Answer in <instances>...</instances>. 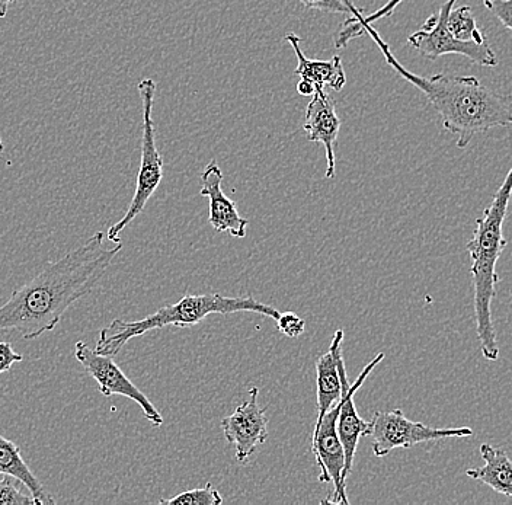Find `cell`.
Returning a JSON list of instances; mask_svg holds the SVG:
<instances>
[{
	"mask_svg": "<svg viewBox=\"0 0 512 505\" xmlns=\"http://www.w3.org/2000/svg\"><path fill=\"white\" fill-rule=\"evenodd\" d=\"M222 182V168L216 161H211L201 174L200 191L201 196L210 200L208 222L217 232L229 233L233 238H245L248 220L240 216L235 201L223 193Z\"/></svg>",
	"mask_w": 512,
	"mask_h": 505,
	"instance_id": "7c38bea8",
	"label": "cell"
},
{
	"mask_svg": "<svg viewBox=\"0 0 512 505\" xmlns=\"http://www.w3.org/2000/svg\"><path fill=\"white\" fill-rule=\"evenodd\" d=\"M402 2L403 0H389L386 5H383L382 8L377 9L376 12L368 15V17H363V12H360L357 17L360 19L361 24L373 25L374 22L379 21V19L390 17V15L393 14V11H395Z\"/></svg>",
	"mask_w": 512,
	"mask_h": 505,
	"instance_id": "cb8c5ba5",
	"label": "cell"
},
{
	"mask_svg": "<svg viewBox=\"0 0 512 505\" xmlns=\"http://www.w3.org/2000/svg\"><path fill=\"white\" fill-rule=\"evenodd\" d=\"M15 0H0V19L5 18L8 14L9 6L14 3Z\"/></svg>",
	"mask_w": 512,
	"mask_h": 505,
	"instance_id": "484cf974",
	"label": "cell"
},
{
	"mask_svg": "<svg viewBox=\"0 0 512 505\" xmlns=\"http://www.w3.org/2000/svg\"><path fill=\"white\" fill-rule=\"evenodd\" d=\"M384 360V353L377 354L370 363L364 367L361 375L357 377L352 385L348 380L347 369H345L344 357H338V373L341 377L342 398L341 408H339L338 420H336V431H338L339 440L344 447L345 466L342 471V482L347 485V478L352 471V463H354L355 452H357L358 441L361 437H367L368 421L358 415L357 407H355L354 395L358 389L366 382L370 373L376 369L377 364Z\"/></svg>",
	"mask_w": 512,
	"mask_h": 505,
	"instance_id": "9c48e42d",
	"label": "cell"
},
{
	"mask_svg": "<svg viewBox=\"0 0 512 505\" xmlns=\"http://www.w3.org/2000/svg\"><path fill=\"white\" fill-rule=\"evenodd\" d=\"M480 456L485 460L482 468L467 469L466 475L476 481L483 482L505 497H512V465L510 456L501 447L483 443Z\"/></svg>",
	"mask_w": 512,
	"mask_h": 505,
	"instance_id": "2e32d148",
	"label": "cell"
},
{
	"mask_svg": "<svg viewBox=\"0 0 512 505\" xmlns=\"http://www.w3.org/2000/svg\"><path fill=\"white\" fill-rule=\"evenodd\" d=\"M156 82L152 78H144L137 85L140 98L143 102V136L142 159H140L139 175H137L136 191L133 200L128 206L126 214L120 222L112 225L107 232L111 242H121L120 233L143 212L155 191L163 180V159L160 156L155 139V124H153L152 111L155 102Z\"/></svg>",
	"mask_w": 512,
	"mask_h": 505,
	"instance_id": "5b68a950",
	"label": "cell"
},
{
	"mask_svg": "<svg viewBox=\"0 0 512 505\" xmlns=\"http://www.w3.org/2000/svg\"><path fill=\"white\" fill-rule=\"evenodd\" d=\"M473 436L472 428H432L408 420L400 409L379 411L368 421L367 437L373 440L374 456L386 457L395 449H411L425 441L463 439Z\"/></svg>",
	"mask_w": 512,
	"mask_h": 505,
	"instance_id": "8992f818",
	"label": "cell"
},
{
	"mask_svg": "<svg viewBox=\"0 0 512 505\" xmlns=\"http://www.w3.org/2000/svg\"><path fill=\"white\" fill-rule=\"evenodd\" d=\"M512 171L496 191L491 206L486 207L482 217L476 220L473 238L466 244L467 252L472 258L473 303H475L476 334H478L483 359H499L498 338H496L494 321H492V300L496 296V264L504 252L507 241L504 238V222L507 217L508 204L511 200Z\"/></svg>",
	"mask_w": 512,
	"mask_h": 505,
	"instance_id": "3957f363",
	"label": "cell"
},
{
	"mask_svg": "<svg viewBox=\"0 0 512 505\" xmlns=\"http://www.w3.org/2000/svg\"><path fill=\"white\" fill-rule=\"evenodd\" d=\"M222 503V495L210 482L204 488L190 489L168 500L159 501V504L166 505H220Z\"/></svg>",
	"mask_w": 512,
	"mask_h": 505,
	"instance_id": "ac0fdd59",
	"label": "cell"
},
{
	"mask_svg": "<svg viewBox=\"0 0 512 505\" xmlns=\"http://www.w3.org/2000/svg\"><path fill=\"white\" fill-rule=\"evenodd\" d=\"M447 28L450 34L462 43H486L485 35L479 30L478 22L469 6L451 9L447 18Z\"/></svg>",
	"mask_w": 512,
	"mask_h": 505,
	"instance_id": "e0dca14e",
	"label": "cell"
},
{
	"mask_svg": "<svg viewBox=\"0 0 512 505\" xmlns=\"http://www.w3.org/2000/svg\"><path fill=\"white\" fill-rule=\"evenodd\" d=\"M75 357L82 364L86 373L98 383L99 392L102 395L107 396V398L112 395L126 396L142 408L144 418L153 427H160L163 424V417L160 415L158 408L124 375L123 370L115 363L114 357L105 356V354L92 350L83 341L76 343Z\"/></svg>",
	"mask_w": 512,
	"mask_h": 505,
	"instance_id": "ba28073f",
	"label": "cell"
},
{
	"mask_svg": "<svg viewBox=\"0 0 512 505\" xmlns=\"http://www.w3.org/2000/svg\"><path fill=\"white\" fill-rule=\"evenodd\" d=\"M238 312L259 313V315L267 316L274 321L280 315L277 309L258 302L251 296L226 297L219 293L200 294V296L187 294L178 303L163 306L158 312L139 319V321L114 319L110 325L105 326L99 332L95 350L105 356L114 357L115 354L120 353L121 348L128 341L140 337L146 332L166 328V326H175L178 329L191 328L214 313L229 315V313Z\"/></svg>",
	"mask_w": 512,
	"mask_h": 505,
	"instance_id": "277c9868",
	"label": "cell"
},
{
	"mask_svg": "<svg viewBox=\"0 0 512 505\" xmlns=\"http://www.w3.org/2000/svg\"><path fill=\"white\" fill-rule=\"evenodd\" d=\"M303 129L310 142L320 143L326 152V180H332L336 172L335 145L338 140L341 120L336 114L335 104L325 89H316L306 108Z\"/></svg>",
	"mask_w": 512,
	"mask_h": 505,
	"instance_id": "8fae6325",
	"label": "cell"
},
{
	"mask_svg": "<svg viewBox=\"0 0 512 505\" xmlns=\"http://www.w3.org/2000/svg\"><path fill=\"white\" fill-rule=\"evenodd\" d=\"M35 504L32 497L22 494L16 487L14 478L2 475L0 478V505H30Z\"/></svg>",
	"mask_w": 512,
	"mask_h": 505,
	"instance_id": "ffe728a7",
	"label": "cell"
},
{
	"mask_svg": "<svg viewBox=\"0 0 512 505\" xmlns=\"http://www.w3.org/2000/svg\"><path fill=\"white\" fill-rule=\"evenodd\" d=\"M258 396L259 389L252 388L248 401L222 420L224 437L235 447L239 463H248L258 446L268 439L267 415L265 408L259 407Z\"/></svg>",
	"mask_w": 512,
	"mask_h": 505,
	"instance_id": "30bf717a",
	"label": "cell"
},
{
	"mask_svg": "<svg viewBox=\"0 0 512 505\" xmlns=\"http://www.w3.org/2000/svg\"><path fill=\"white\" fill-rule=\"evenodd\" d=\"M316 88L313 83H310L309 81H300L297 83V92H299L300 95H303V97H312L313 94H315Z\"/></svg>",
	"mask_w": 512,
	"mask_h": 505,
	"instance_id": "d4e9b609",
	"label": "cell"
},
{
	"mask_svg": "<svg viewBox=\"0 0 512 505\" xmlns=\"http://www.w3.org/2000/svg\"><path fill=\"white\" fill-rule=\"evenodd\" d=\"M360 12H364V9H355V17ZM360 25L364 33L370 35L382 50L387 65L392 67L400 78L412 83L427 97L440 115L444 130L459 136L457 147L466 149L478 134L486 133L494 127L510 126V98L502 97L492 89L486 88L475 76L434 75L425 78L415 75L400 65L399 60L393 56L389 44L374 30L373 25H364L361 22Z\"/></svg>",
	"mask_w": 512,
	"mask_h": 505,
	"instance_id": "7a4b0ae2",
	"label": "cell"
},
{
	"mask_svg": "<svg viewBox=\"0 0 512 505\" xmlns=\"http://www.w3.org/2000/svg\"><path fill=\"white\" fill-rule=\"evenodd\" d=\"M286 41L296 53L297 62H299L294 75L313 83L316 89L331 88L335 92H341L344 89L347 75H345L341 57L334 56L331 60H310L304 56L299 35L287 34Z\"/></svg>",
	"mask_w": 512,
	"mask_h": 505,
	"instance_id": "4fadbf2b",
	"label": "cell"
},
{
	"mask_svg": "<svg viewBox=\"0 0 512 505\" xmlns=\"http://www.w3.org/2000/svg\"><path fill=\"white\" fill-rule=\"evenodd\" d=\"M344 331L338 329L332 338L331 347L316 361V385H318V420L341 401L342 385L338 373V357L342 354Z\"/></svg>",
	"mask_w": 512,
	"mask_h": 505,
	"instance_id": "5bb4252c",
	"label": "cell"
},
{
	"mask_svg": "<svg viewBox=\"0 0 512 505\" xmlns=\"http://www.w3.org/2000/svg\"><path fill=\"white\" fill-rule=\"evenodd\" d=\"M456 3L457 0H447L446 3H443L440 11L431 15L425 21L422 30L416 31L408 38V43L422 57L431 60V62H435L446 54H460V56L472 60L476 65L495 67L498 65V57H496L492 47L489 46L488 41L486 43H462V41H457L448 31V14Z\"/></svg>",
	"mask_w": 512,
	"mask_h": 505,
	"instance_id": "52a82bcc",
	"label": "cell"
},
{
	"mask_svg": "<svg viewBox=\"0 0 512 505\" xmlns=\"http://www.w3.org/2000/svg\"><path fill=\"white\" fill-rule=\"evenodd\" d=\"M121 249V242L105 246L104 233L96 232L79 248L47 262L0 306V334L18 332L24 340L34 341L53 331L70 306L101 283Z\"/></svg>",
	"mask_w": 512,
	"mask_h": 505,
	"instance_id": "6da1fadb",
	"label": "cell"
},
{
	"mask_svg": "<svg viewBox=\"0 0 512 505\" xmlns=\"http://www.w3.org/2000/svg\"><path fill=\"white\" fill-rule=\"evenodd\" d=\"M303 8L310 11L325 12V14H345L352 17L357 8L354 0H299Z\"/></svg>",
	"mask_w": 512,
	"mask_h": 505,
	"instance_id": "d6986e66",
	"label": "cell"
},
{
	"mask_svg": "<svg viewBox=\"0 0 512 505\" xmlns=\"http://www.w3.org/2000/svg\"><path fill=\"white\" fill-rule=\"evenodd\" d=\"M277 322L278 331L281 334L286 335L288 338H297L303 334L304 329H306V322H304L303 318H300L299 315H296L294 312H284L278 315V318L275 319Z\"/></svg>",
	"mask_w": 512,
	"mask_h": 505,
	"instance_id": "44dd1931",
	"label": "cell"
},
{
	"mask_svg": "<svg viewBox=\"0 0 512 505\" xmlns=\"http://www.w3.org/2000/svg\"><path fill=\"white\" fill-rule=\"evenodd\" d=\"M3 150H5V145H3L2 137H0V155H2Z\"/></svg>",
	"mask_w": 512,
	"mask_h": 505,
	"instance_id": "4316f807",
	"label": "cell"
},
{
	"mask_svg": "<svg viewBox=\"0 0 512 505\" xmlns=\"http://www.w3.org/2000/svg\"><path fill=\"white\" fill-rule=\"evenodd\" d=\"M0 475L11 476L15 481L24 484L31 492L35 505H56V500L48 494L43 482H40L22 459L18 444L3 436H0Z\"/></svg>",
	"mask_w": 512,
	"mask_h": 505,
	"instance_id": "9a60e30c",
	"label": "cell"
},
{
	"mask_svg": "<svg viewBox=\"0 0 512 505\" xmlns=\"http://www.w3.org/2000/svg\"><path fill=\"white\" fill-rule=\"evenodd\" d=\"M22 360V354L16 353L11 344L6 341L0 343V375L9 372L15 363H21Z\"/></svg>",
	"mask_w": 512,
	"mask_h": 505,
	"instance_id": "603a6c76",
	"label": "cell"
},
{
	"mask_svg": "<svg viewBox=\"0 0 512 505\" xmlns=\"http://www.w3.org/2000/svg\"><path fill=\"white\" fill-rule=\"evenodd\" d=\"M485 8L488 9L491 14H494L496 18L501 21L507 30H511V8L512 0H482Z\"/></svg>",
	"mask_w": 512,
	"mask_h": 505,
	"instance_id": "7402d4cb",
	"label": "cell"
}]
</instances>
